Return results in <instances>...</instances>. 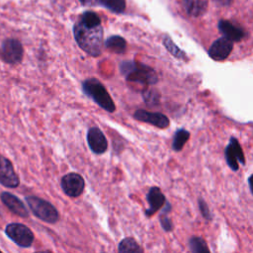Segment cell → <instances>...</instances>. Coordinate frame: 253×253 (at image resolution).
Instances as JSON below:
<instances>
[{"mask_svg": "<svg viewBox=\"0 0 253 253\" xmlns=\"http://www.w3.org/2000/svg\"><path fill=\"white\" fill-rule=\"evenodd\" d=\"M77 44L91 56H99L103 50V29L101 25L90 27L78 22L73 28Z\"/></svg>", "mask_w": 253, "mask_h": 253, "instance_id": "6da1fadb", "label": "cell"}, {"mask_svg": "<svg viewBox=\"0 0 253 253\" xmlns=\"http://www.w3.org/2000/svg\"><path fill=\"white\" fill-rule=\"evenodd\" d=\"M120 71L128 82L149 86L158 81L155 70L143 63L130 60L123 61L120 64Z\"/></svg>", "mask_w": 253, "mask_h": 253, "instance_id": "7a4b0ae2", "label": "cell"}, {"mask_svg": "<svg viewBox=\"0 0 253 253\" xmlns=\"http://www.w3.org/2000/svg\"><path fill=\"white\" fill-rule=\"evenodd\" d=\"M83 93L92 99L103 110L114 113L116 111V105L107 91L106 87L96 78H88L82 82Z\"/></svg>", "mask_w": 253, "mask_h": 253, "instance_id": "3957f363", "label": "cell"}, {"mask_svg": "<svg viewBox=\"0 0 253 253\" xmlns=\"http://www.w3.org/2000/svg\"><path fill=\"white\" fill-rule=\"evenodd\" d=\"M25 200L33 214L41 220L47 223H55L58 220V211L49 202L35 196L26 197Z\"/></svg>", "mask_w": 253, "mask_h": 253, "instance_id": "277c9868", "label": "cell"}, {"mask_svg": "<svg viewBox=\"0 0 253 253\" xmlns=\"http://www.w3.org/2000/svg\"><path fill=\"white\" fill-rule=\"evenodd\" d=\"M5 233L14 243L23 248L30 247L35 239L33 231L25 224L18 222L9 223L5 228Z\"/></svg>", "mask_w": 253, "mask_h": 253, "instance_id": "5b68a950", "label": "cell"}, {"mask_svg": "<svg viewBox=\"0 0 253 253\" xmlns=\"http://www.w3.org/2000/svg\"><path fill=\"white\" fill-rule=\"evenodd\" d=\"M24 49L22 43L15 39H7L3 42L0 49L1 58L9 64H18L22 61Z\"/></svg>", "mask_w": 253, "mask_h": 253, "instance_id": "8992f818", "label": "cell"}, {"mask_svg": "<svg viewBox=\"0 0 253 253\" xmlns=\"http://www.w3.org/2000/svg\"><path fill=\"white\" fill-rule=\"evenodd\" d=\"M60 186L65 195L71 198H77L84 191L85 181L80 174L71 172L61 178Z\"/></svg>", "mask_w": 253, "mask_h": 253, "instance_id": "52a82bcc", "label": "cell"}, {"mask_svg": "<svg viewBox=\"0 0 253 253\" xmlns=\"http://www.w3.org/2000/svg\"><path fill=\"white\" fill-rule=\"evenodd\" d=\"M0 184L6 188H16L20 184L19 177L12 162L0 154Z\"/></svg>", "mask_w": 253, "mask_h": 253, "instance_id": "ba28073f", "label": "cell"}, {"mask_svg": "<svg viewBox=\"0 0 253 253\" xmlns=\"http://www.w3.org/2000/svg\"><path fill=\"white\" fill-rule=\"evenodd\" d=\"M87 142L89 148L95 154H103L108 149L107 138L103 131L97 126H92L88 129Z\"/></svg>", "mask_w": 253, "mask_h": 253, "instance_id": "9c48e42d", "label": "cell"}, {"mask_svg": "<svg viewBox=\"0 0 253 253\" xmlns=\"http://www.w3.org/2000/svg\"><path fill=\"white\" fill-rule=\"evenodd\" d=\"M133 118L139 122L152 125L159 128H166L170 125L169 119L161 113L148 112L145 110H136L133 114Z\"/></svg>", "mask_w": 253, "mask_h": 253, "instance_id": "30bf717a", "label": "cell"}, {"mask_svg": "<svg viewBox=\"0 0 253 253\" xmlns=\"http://www.w3.org/2000/svg\"><path fill=\"white\" fill-rule=\"evenodd\" d=\"M233 43L226 38H220L216 40L209 49V55L211 58L221 61L226 59L232 51Z\"/></svg>", "mask_w": 253, "mask_h": 253, "instance_id": "8fae6325", "label": "cell"}, {"mask_svg": "<svg viewBox=\"0 0 253 253\" xmlns=\"http://www.w3.org/2000/svg\"><path fill=\"white\" fill-rule=\"evenodd\" d=\"M0 199H1V202L13 213H15L21 217L29 216L28 209L26 208L24 203L19 198H17L15 195H13L9 192H2L0 195Z\"/></svg>", "mask_w": 253, "mask_h": 253, "instance_id": "7c38bea8", "label": "cell"}, {"mask_svg": "<svg viewBox=\"0 0 253 253\" xmlns=\"http://www.w3.org/2000/svg\"><path fill=\"white\" fill-rule=\"evenodd\" d=\"M146 200L149 205V208L145 211V214L147 216L154 214L158 210H160L164 206L166 202L164 195L162 194L158 187H152L149 189L146 195Z\"/></svg>", "mask_w": 253, "mask_h": 253, "instance_id": "4fadbf2b", "label": "cell"}, {"mask_svg": "<svg viewBox=\"0 0 253 253\" xmlns=\"http://www.w3.org/2000/svg\"><path fill=\"white\" fill-rule=\"evenodd\" d=\"M218 29L224 38L230 40L231 42L241 41L245 36V33L241 28L226 20H220L218 22Z\"/></svg>", "mask_w": 253, "mask_h": 253, "instance_id": "5bb4252c", "label": "cell"}, {"mask_svg": "<svg viewBox=\"0 0 253 253\" xmlns=\"http://www.w3.org/2000/svg\"><path fill=\"white\" fill-rule=\"evenodd\" d=\"M184 6L189 15L198 17L206 12L208 0H184Z\"/></svg>", "mask_w": 253, "mask_h": 253, "instance_id": "9a60e30c", "label": "cell"}, {"mask_svg": "<svg viewBox=\"0 0 253 253\" xmlns=\"http://www.w3.org/2000/svg\"><path fill=\"white\" fill-rule=\"evenodd\" d=\"M105 46L114 53H124L126 48V42L120 36H112L105 42Z\"/></svg>", "mask_w": 253, "mask_h": 253, "instance_id": "2e32d148", "label": "cell"}, {"mask_svg": "<svg viewBox=\"0 0 253 253\" xmlns=\"http://www.w3.org/2000/svg\"><path fill=\"white\" fill-rule=\"evenodd\" d=\"M118 251L121 253H141L143 250L132 237H126L119 243Z\"/></svg>", "mask_w": 253, "mask_h": 253, "instance_id": "e0dca14e", "label": "cell"}, {"mask_svg": "<svg viewBox=\"0 0 253 253\" xmlns=\"http://www.w3.org/2000/svg\"><path fill=\"white\" fill-rule=\"evenodd\" d=\"M190 137V132L184 128H180L178 129L173 137V142H172V148L175 151H180L185 143L188 141Z\"/></svg>", "mask_w": 253, "mask_h": 253, "instance_id": "ac0fdd59", "label": "cell"}, {"mask_svg": "<svg viewBox=\"0 0 253 253\" xmlns=\"http://www.w3.org/2000/svg\"><path fill=\"white\" fill-rule=\"evenodd\" d=\"M189 247L194 253H209L210 249L206 241L199 236H193L189 240Z\"/></svg>", "mask_w": 253, "mask_h": 253, "instance_id": "d6986e66", "label": "cell"}, {"mask_svg": "<svg viewBox=\"0 0 253 253\" xmlns=\"http://www.w3.org/2000/svg\"><path fill=\"white\" fill-rule=\"evenodd\" d=\"M163 43H164V46L166 47V49L175 57L177 58H180V59H184L186 58V54L183 50H181L172 41L169 37H165L164 40H163Z\"/></svg>", "mask_w": 253, "mask_h": 253, "instance_id": "ffe728a7", "label": "cell"}, {"mask_svg": "<svg viewBox=\"0 0 253 253\" xmlns=\"http://www.w3.org/2000/svg\"><path fill=\"white\" fill-rule=\"evenodd\" d=\"M100 3L115 13H121L126 9L125 0H100Z\"/></svg>", "mask_w": 253, "mask_h": 253, "instance_id": "44dd1931", "label": "cell"}, {"mask_svg": "<svg viewBox=\"0 0 253 253\" xmlns=\"http://www.w3.org/2000/svg\"><path fill=\"white\" fill-rule=\"evenodd\" d=\"M225 158H226V162L228 164V166L230 167L231 170L233 171H237L239 166H238V159L237 156L235 154V152L233 151L231 145L228 143V145L225 148Z\"/></svg>", "mask_w": 253, "mask_h": 253, "instance_id": "7402d4cb", "label": "cell"}, {"mask_svg": "<svg viewBox=\"0 0 253 253\" xmlns=\"http://www.w3.org/2000/svg\"><path fill=\"white\" fill-rule=\"evenodd\" d=\"M84 25L86 26H90V27H94V26H98L101 25V20L99 18V16L91 11L85 12L82 17H81V21Z\"/></svg>", "mask_w": 253, "mask_h": 253, "instance_id": "603a6c76", "label": "cell"}, {"mask_svg": "<svg viewBox=\"0 0 253 253\" xmlns=\"http://www.w3.org/2000/svg\"><path fill=\"white\" fill-rule=\"evenodd\" d=\"M142 98L148 106H156L159 103V94L152 89H146L142 92Z\"/></svg>", "mask_w": 253, "mask_h": 253, "instance_id": "cb8c5ba5", "label": "cell"}, {"mask_svg": "<svg viewBox=\"0 0 253 253\" xmlns=\"http://www.w3.org/2000/svg\"><path fill=\"white\" fill-rule=\"evenodd\" d=\"M229 144L231 145L233 151L235 152L236 156H237V159L238 161L241 163V164H245V159H244V154H243V151H242V148L238 142V140L235 138V137H231L230 138V141H229Z\"/></svg>", "mask_w": 253, "mask_h": 253, "instance_id": "d4e9b609", "label": "cell"}, {"mask_svg": "<svg viewBox=\"0 0 253 253\" xmlns=\"http://www.w3.org/2000/svg\"><path fill=\"white\" fill-rule=\"evenodd\" d=\"M198 204H199V209H200L201 213L204 216V218H206L207 220H211V211H210V209H209L207 203L203 199H199Z\"/></svg>", "mask_w": 253, "mask_h": 253, "instance_id": "484cf974", "label": "cell"}, {"mask_svg": "<svg viewBox=\"0 0 253 253\" xmlns=\"http://www.w3.org/2000/svg\"><path fill=\"white\" fill-rule=\"evenodd\" d=\"M160 224L162 226V228L165 230V231H171L172 228H173V224L170 220V218L166 215V213H162L160 214Z\"/></svg>", "mask_w": 253, "mask_h": 253, "instance_id": "4316f807", "label": "cell"}, {"mask_svg": "<svg viewBox=\"0 0 253 253\" xmlns=\"http://www.w3.org/2000/svg\"><path fill=\"white\" fill-rule=\"evenodd\" d=\"M84 5H97L100 3V0H79Z\"/></svg>", "mask_w": 253, "mask_h": 253, "instance_id": "83f0119b", "label": "cell"}, {"mask_svg": "<svg viewBox=\"0 0 253 253\" xmlns=\"http://www.w3.org/2000/svg\"><path fill=\"white\" fill-rule=\"evenodd\" d=\"M248 183H249L250 190H251V192H252V194H253V174L249 177V179H248Z\"/></svg>", "mask_w": 253, "mask_h": 253, "instance_id": "f1b7e54d", "label": "cell"}, {"mask_svg": "<svg viewBox=\"0 0 253 253\" xmlns=\"http://www.w3.org/2000/svg\"><path fill=\"white\" fill-rule=\"evenodd\" d=\"M230 2H231V0H219V3L221 5H228V4H230Z\"/></svg>", "mask_w": 253, "mask_h": 253, "instance_id": "f546056e", "label": "cell"}, {"mask_svg": "<svg viewBox=\"0 0 253 253\" xmlns=\"http://www.w3.org/2000/svg\"><path fill=\"white\" fill-rule=\"evenodd\" d=\"M0 252H1V250H0Z\"/></svg>", "mask_w": 253, "mask_h": 253, "instance_id": "4dcf8cb0", "label": "cell"}]
</instances>
